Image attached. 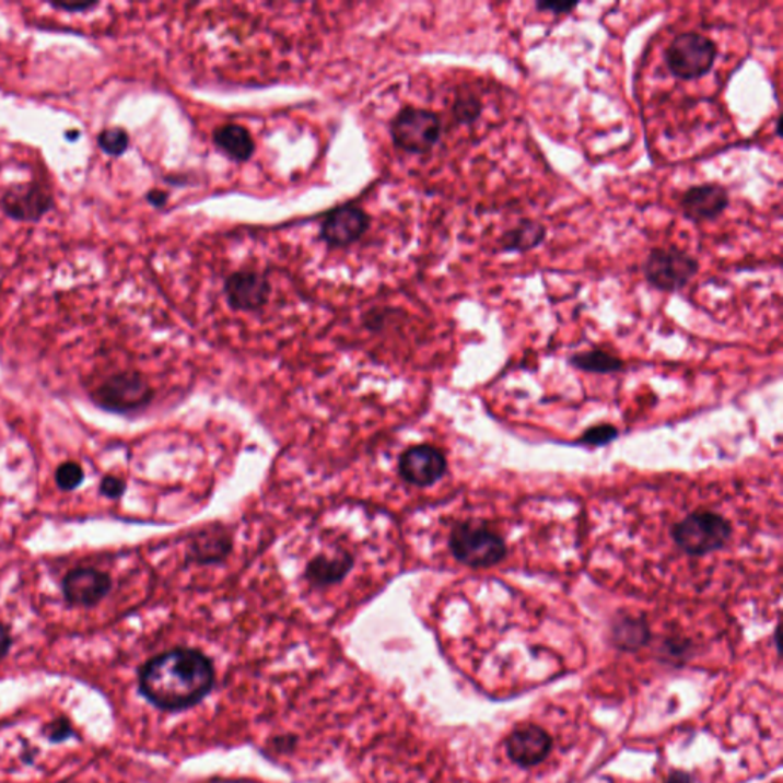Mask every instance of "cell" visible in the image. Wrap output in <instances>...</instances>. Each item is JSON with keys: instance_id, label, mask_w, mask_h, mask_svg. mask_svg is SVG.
<instances>
[{"instance_id": "cell-1", "label": "cell", "mask_w": 783, "mask_h": 783, "mask_svg": "<svg viewBox=\"0 0 783 783\" xmlns=\"http://www.w3.org/2000/svg\"><path fill=\"white\" fill-rule=\"evenodd\" d=\"M217 681V667L209 656L198 648L175 647L143 664L138 689L153 708L178 713L201 705Z\"/></svg>"}, {"instance_id": "cell-2", "label": "cell", "mask_w": 783, "mask_h": 783, "mask_svg": "<svg viewBox=\"0 0 783 783\" xmlns=\"http://www.w3.org/2000/svg\"><path fill=\"white\" fill-rule=\"evenodd\" d=\"M670 537L678 550L690 558H704L723 551L733 537L732 522L715 512H693L677 522Z\"/></svg>"}, {"instance_id": "cell-3", "label": "cell", "mask_w": 783, "mask_h": 783, "mask_svg": "<svg viewBox=\"0 0 783 783\" xmlns=\"http://www.w3.org/2000/svg\"><path fill=\"white\" fill-rule=\"evenodd\" d=\"M448 548L453 558L475 570L496 566L509 554L504 537L478 521L456 525L448 537Z\"/></svg>"}, {"instance_id": "cell-4", "label": "cell", "mask_w": 783, "mask_h": 783, "mask_svg": "<svg viewBox=\"0 0 783 783\" xmlns=\"http://www.w3.org/2000/svg\"><path fill=\"white\" fill-rule=\"evenodd\" d=\"M717 56L720 49L713 38L687 31L671 38L664 49V63L675 79L692 82L713 71Z\"/></svg>"}, {"instance_id": "cell-5", "label": "cell", "mask_w": 783, "mask_h": 783, "mask_svg": "<svg viewBox=\"0 0 783 783\" xmlns=\"http://www.w3.org/2000/svg\"><path fill=\"white\" fill-rule=\"evenodd\" d=\"M647 285L662 293L674 294L685 290L700 271L697 257L686 249L670 247L652 248L641 265Z\"/></svg>"}, {"instance_id": "cell-6", "label": "cell", "mask_w": 783, "mask_h": 783, "mask_svg": "<svg viewBox=\"0 0 783 783\" xmlns=\"http://www.w3.org/2000/svg\"><path fill=\"white\" fill-rule=\"evenodd\" d=\"M443 136V121L433 110L406 106L390 121V137L395 148L412 155L433 151Z\"/></svg>"}, {"instance_id": "cell-7", "label": "cell", "mask_w": 783, "mask_h": 783, "mask_svg": "<svg viewBox=\"0 0 783 783\" xmlns=\"http://www.w3.org/2000/svg\"><path fill=\"white\" fill-rule=\"evenodd\" d=\"M153 389L138 372H121L105 379L91 394L100 409L114 413H128L143 409L152 401Z\"/></svg>"}, {"instance_id": "cell-8", "label": "cell", "mask_w": 783, "mask_h": 783, "mask_svg": "<svg viewBox=\"0 0 783 783\" xmlns=\"http://www.w3.org/2000/svg\"><path fill=\"white\" fill-rule=\"evenodd\" d=\"M371 214L359 206L337 207L326 214L320 224L318 236L331 248H347L362 239L370 232Z\"/></svg>"}, {"instance_id": "cell-9", "label": "cell", "mask_w": 783, "mask_h": 783, "mask_svg": "<svg viewBox=\"0 0 783 783\" xmlns=\"http://www.w3.org/2000/svg\"><path fill=\"white\" fill-rule=\"evenodd\" d=\"M552 744L550 733L540 725L521 723L506 736L505 751L514 766L529 770L547 761Z\"/></svg>"}, {"instance_id": "cell-10", "label": "cell", "mask_w": 783, "mask_h": 783, "mask_svg": "<svg viewBox=\"0 0 783 783\" xmlns=\"http://www.w3.org/2000/svg\"><path fill=\"white\" fill-rule=\"evenodd\" d=\"M225 301L239 313H256L270 302L272 285L262 271H234L224 282Z\"/></svg>"}, {"instance_id": "cell-11", "label": "cell", "mask_w": 783, "mask_h": 783, "mask_svg": "<svg viewBox=\"0 0 783 783\" xmlns=\"http://www.w3.org/2000/svg\"><path fill=\"white\" fill-rule=\"evenodd\" d=\"M0 206L13 221L38 222L54 209V196L38 183L15 184L3 194Z\"/></svg>"}, {"instance_id": "cell-12", "label": "cell", "mask_w": 783, "mask_h": 783, "mask_svg": "<svg viewBox=\"0 0 783 783\" xmlns=\"http://www.w3.org/2000/svg\"><path fill=\"white\" fill-rule=\"evenodd\" d=\"M731 194L720 183L689 187L679 198V210L689 222L716 221L731 207Z\"/></svg>"}, {"instance_id": "cell-13", "label": "cell", "mask_w": 783, "mask_h": 783, "mask_svg": "<svg viewBox=\"0 0 783 783\" xmlns=\"http://www.w3.org/2000/svg\"><path fill=\"white\" fill-rule=\"evenodd\" d=\"M398 470L401 478L414 487H432L444 478L447 459L433 445H414L402 453Z\"/></svg>"}, {"instance_id": "cell-14", "label": "cell", "mask_w": 783, "mask_h": 783, "mask_svg": "<svg viewBox=\"0 0 783 783\" xmlns=\"http://www.w3.org/2000/svg\"><path fill=\"white\" fill-rule=\"evenodd\" d=\"M110 589H113V579L95 568H75L69 571L61 582L65 600L80 608H94L105 600Z\"/></svg>"}, {"instance_id": "cell-15", "label": "cell", "mask_w": 783, "mask_h": 783, "mask_svg": "<svg viewBox=\"0 0 783 783\" xmlns=\"http://www.w3.org/2000/svg\"><path fill=\"white\" fill-rule=\"evenodd\" d=\"M355 565L347 550L322 552L306 565L305 575L314 587H329L344 581Z\"/></svg>"}, {"instance_id": "cell-16", "label": "cell", "mask_w": 783, "mask_h": 783, "mask_svg": "<svg viewBox=\"0 0 783 783\" xmlns=\"http://www.w3.org/2000/svg\"><path fill=\"white\" fill-rule=\"evenodd\" d=\"M651 628L643 617L620 613L609 626V643L620 652H639L651 643Z\"/></svg>"}, {"instance_id": "cell-17", "label": "cell", "mask_w": 783, "mask_h": 783, "mask_svg": "<svg viewBox=\"0 0 783 783\" xmlns=\"http://www.w3.org/2000/svg\"><path fill=\"white\" fill-rule=\"evenodd\" d=\"M548 226L535 219H522L499 236L498 252L524 255L539 248L547 241Z\"/></svg>"}, {"instance_id": "cell-18", "label": "cell", "mask_w": 783, "mask_h": 783, "mask_svg": "<svg viewBox=\"0 0 783 783\" xmlns=\"http://www.w3.org/2000/svg\"><path fill=\"white\" fill-rule=\"evenodd\" d=\"M213 143L219 152L236 163H248L255 156L256 141L245 126L225 122L213 132Z\"/></svg>"}, {"instance_id": "cell-19", "label": "cell", "mask_w": 783, "mask_h": 783, "mask_svg": "<svg viewBox=\"0 0 783 783\" xmlns=\"http://www.w3.org/2000/svg\"><path fill=\"white\" fill-rule=\"evenodd\" d=\"M232 540L225 533L207 531L196 537L190 547V560L199 565L221 562L232 551Z\"/></svg>"}, {"instance_id": "cell-20", "label": "cell", "mask_w": 783, "mask_h": 783, "mask_svg": "<svg viewBox=\"0 0 783 783\" xmlns=\"http://www.w3.org/2000/svg\"><path fill=\"white\" fill-rule=\"evenodd\" d=\"M570 364L577 370L594 372V374H613L624 367L623 360L608 351H603V349H593V351L571 355Z\"/></svg>"}, {"instance_id": "cell-21", "label": "cell", "mask_w": 783, "mask_h": 783, "mask_svg": "<svg viewBox=\"0 0 783 783\" xmlns=\"http://www.w3.org/2000/svg\"><path fill=\"white\" fill-rule=\"evenodd\" d=\"M693 654L692 641L682 639V636H670V639L664 640L658 647L659 659L670 666H679V664L689 662Z\"/></svg>"}, {"instance_id": "cell-22", "label": "cell", "mask_w": 783, "mask_h": 783, "mask_svg": "<svg viewBox=\"0 0 783 783\" xmlns=\"http://www.w3.org/2000/svg\"><path fill=\"white\" fill-rule=\"evenodd\" d=\"M483 110L482 100L478 95L467 92L458 95L453 103L452 113L459 125H471L481 117Z\"/></svg>"}, {"instance_id": "cell-23", "label": "cell", "mask_w": 783, "mask_h": 783, "mask_svg": "<svg viewBox=\"0 0 783 783\" xmlns=\"http://www.w3.org/2000/svg\"><path fill=\"white\" fill-rule=\"evenodd\" d=\"M98 148L102 149L106 155L109 156H121L129 149L130 137L125 129L110 128L103 130L97 138Z\"/></svg>"}, {"instance_id": "cell-24", "label": "cell", "mask_w": 783, "mask_h": 783, "mask_svg": "<svg viewBox=\"0 0 783 783\" xmlns=\"http://www.w3.org/2000/svg\"><path fill=\"white\" fill-rule=\"evenodd\" d=\"M84 481L83 468L77 463H63L57 467L56 470V483L60 490L74 491L82 486Z\"/></svg>"}, {"instance_id": "cell-25", "label": "cell", "mask_w": 783, "mask_h": 783, "mask_svg": "<svg viewBox=\"0 0 783 783\" xmlns=\"http://www.w3.org/2000/svg\"><path fill=\"white\" fill-rule=\"evenodd\" d=\"M44 733L48 740L52 744L67 743L68 739H72L75 736L74 727L69 723L68 717L59 716L52 720L51 723L46 725Z\"/></svg>"}, {"instance_id": "cell-26", "label": "cell", "mask_w": 783, "mask_h": 783, "mask_svg": "<svg viewBox=\"0 0 783 783\" xmlns=\"http://www.w3.org/2000/svg\"><path fill=\"white\" fill-rule=\"evenodd\" d=\"M618 436V430L613 425L601 424L595 425V428L586 430L581 437V443L585 445H594V447H601L612 443Z\"/></svg>"}, {"instance_id": "cell-27", "label": "cell", "mask_w": 783, "mask_h": 783, "mask_svg": "<svg viewBox=\"0 0 783 783\" xmlns=\"http://www.w3.org/2000/svg\"><path fill=\"white\" fill-rule=\"evenodd\" d=\"M48 5L57 11H67V13H86L100 5L97 0H51Z\"/></svg>"}, {"instance_id": "cell-28", "label": "cell", "mask_w": 783, "mask_h": 783, "mask_svg": "<svg viewBox=\"0 0 783 783\" xmlns=\"http://www.w3.org/2000/svg\"><path fill=\"white\" fill-rule=\"evenodd\" d=\"M126 491V483L117 476L107 475L100 482V494L109 499H120Z\"/></svg>"}, {"instance_id": "cell-29", "label": "cell", "mask_w": 783, "mask_h": 783, "mask_svg": "<svg viewBox=\"0 0 783 783\" xmlns=\"http://www.w3.org/2000/svg\"><path fill=\"white\" fill-rule=\"evenodd\" d=\"M536 10L542 13L568 14L579 7L577 2H537Z\"/></svg>"}, {"instance_id": "cell-30", "label": "cell", "mask_w": 783, "mask_h": 783, "mask_svg": "<svg viewBox=\"0 0 783 783\" xmlns=\"http://www.w3.org/2000/svg\"><path fill=\"white\" fill-rule=\"evenodd\" d=\"M13 646V639H11V633L8 631V628L0 623V662H2L3 658L8 654H10V648Z\"/></svg>"}, {"instance_id": "cell-31", "label": "cell", "mask_w": 783, "mask_h": 783, "mask_svg": "<svg viewBox=\"0 0 783 783\" xmlns=\"http://www.w3.org/2000/svg\"><path fill=\"white\" fill-rule=\"evenodd\" d=\"M145 199H148V202L151 203L152 207H155V209H163L168 201V195L166 191L155 189L149 191V194L145 195Z\"/></svg>"}, {"instance_id": "cell-32", "label": "cell", "mask_w": 783, "mask_h": 783, "mask_svg": "<svg viewBox=\"0 0 783 783\" xmlns=\"http://www.w3.org/2000/svg\"><path fill=\"white\" fill-rule=\"evenodd\" d=\"M664 783H694V779L692 774L687 773L685 770H674L670 771Z\"/></svg>"}, {"instance_id": "cell-33", "label": "cell", "mask_w": 783, "mask_h": 783, "mask_svg": "<svg viewBox=\"0 0 783 783\" xmlns=\"http://www.w3.org/2000/svg\"><path fill=\"white\" fill-rule=\"evenodd\" d=\"M781 125H782L781 117H779L776 120V137H781Z\"/></svg>"}]
</instances>
